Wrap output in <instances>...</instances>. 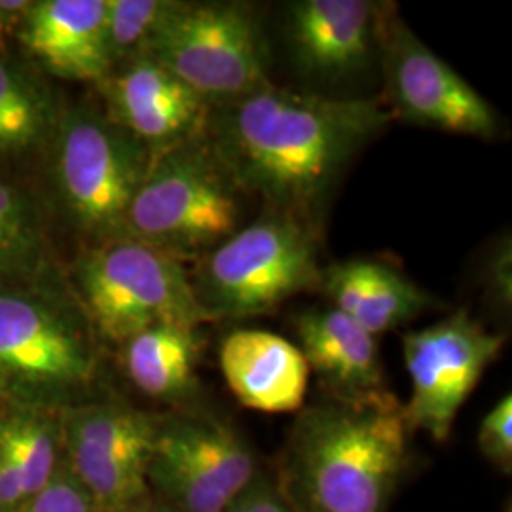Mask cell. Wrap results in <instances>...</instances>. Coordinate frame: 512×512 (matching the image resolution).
I'll return each instance as SVG.
<instances>
[{"label":"cell","mask_w":512,"mask_h":512,"mask_svg":"<svg viewBox=\"0 0 512 512\" xmlns=\"http://www.w3.org/2000/svg\"><path fill=\"white\" fill-rule=\"evenodd\" d=\"M391 120L372 99L268 88L211 107L207 137L243 194L315 222L353 156Z\"/></svg>","instance_id":"obj_1"},{"label":"cell","mask_w":512,"mask_h":512,"mask_svg":"<svg viewBox=\"0 0 512 512\" xmlns=\"http://www.w3.org/2000/svg\"><path fill=\"white\" fill-rule=\"evenodd\" d=\"M410 435L403 404L391 393L302 408L275 482L294 512H387L408 463Z\"/></svg>","instance_id":"obj_2"},{"label":"cell","mask_w":512,"mask_h":512,"mask_svg":"<svg viewBox=\"0 0 512 512\" xmlns=\"http://www.w3.org/2000/svg\"><path fill=\"white\" fill-rule=\"evenodd\" d=\"M238 184L207 131L152 156L129 205L124 236L145 241L181 262L200 260L239 230Z\"/></svg>","instance_id":"obj_3"},{"label":"cell","mask_w":512,"mask_h":512,"mask_svg":"<svg viewBox=\"0 0 512 512\" xmlns=\"http://www.w3.org/2000/svg\"><path fill=\"white\" fill-rule=\"evenodd\" d=\"M321 272L315 222L266 209L200 258L192 287L213 321L243 319L319 289Z\"/></svg>","instance_id":"obj_4"},{"label":"cell","mask_w":512,"mask_h":512,"mask_svg":"<svg viewBox=\"0 0 512 512\" xmlns=\"http://www.w3.org/2000/svg\"><path fill=\"white\" fill-rule=\"evenodd\" d=\"M141 54L219 107L268 88V46L247 2H175Z\"/></svg>","instance_id":"obj_5"},{"label":"cell","mask_w":512,"mask_h":512,"mask_svg":"<svg viewBox=\"0 0 512 512\" xmlns=\"http://www.w3.org/2000/svg\"><path fill=\"white\" fill-rule=\"evenodd\" d=\"M76 287L90 323L116 344L160 323L203 327L213 321L184 262L129 236L99 243L82 256Z\"/></svg>","instance_id":"obj_6"},{"label":"cell","mask_w":512,"mask_h":512,"mask_svg":"<svg viewBox=\"0 0 512 512\" xmlns=\"http://www.w3.org/2000/svg\"><path fill=\"white\" fill-rule=\"evenodd\" d=\"M55 181L69 217L99 243L122 238L152 154L109 116L71 110L55 137Z\"/></svg>","instance_id":"obj_7"},{"label":"cell","mask_w":512,"mask_h":512,"mask_svg":"<svg viewBox=\"0 0 512 512\" xmlns=\"http://www.w3.org/2000/svg\"><path fill=\"white\" fill-rule=\"evenodd\" d=\"M258 471L253 446L232 423L188 412L160 420L148 484L177 512H224Z\"/></svg>","instance_id":"obj_8"},{"label":"cell","mask_w":512,"mask_h":512,"mask_svg":"<svg viewBox=\"0 0 512 512\" xmlns=\"http://www.w3.org/2000/svg\"><path fill=\"white\" fill-rule=\"evenodd\" d=\"M97 374L86 327L54 302L25 291H0V380L21 395L65 401Z\"/></svg>","instance_id":"obj_9"},{"label":"cell","mask_w":512,"mask_h":512,"mask_svg":"<svg viewBox=\"0 0 512 512\" xmlns=\"http://www.w3.org/2000/svg\"><path fill=\"white\" fill-rule=\"evenodd\" d=\"M63 458L97 512H135L154 497L148 465L160 418L128 404L71 406L61 420Z\"/></svg>","instance_id":"obj_10"},{"label":"cell","mask_w":512,"mask_h":512,"mask_svg":"<svg viewBox=\"0 0 512 512\" xmlns=\"http://www.w3.org/2000/svg\"><path fill=\"white\" fill-rule=\"evenodd\" d=\"M503 344L501 334L486 329L467 310L406 332L403 355L410 399L403 412L410 433L421 431L435 442L450 439L459 410Z\"/></svg>","instance_id":"obj_11"},{"label":"cell","mask_w":512,"mask_h":512,"mask_svg":"<svg viewBox=\"0 0 512 512\" xmlns=\"http://www.w3.org/2000/svg\"><path fill=\"white\" fill-rule=\"evenodd\" d=\"M380 54L391 114L421 128L480 139L494 137L497 120L490 103L427 48L395 8L385 18Z\"/></svg>","instance_id":"obj_12"},{"label":"cell","mask_w":512,"mask_h":512,"mask_svg":"<svg viewBox=\"0 0 512 512\" xmlns=\"http://www.w3.org/2000/svg\"><path fill=\"white\" fill-rule=\"evenodd\" d=\"M109 118L152 156L205 135L211 105L145 54L133 55L101 82Z\"/></svg>","instance_id":"obj_13"},{"label":"cell","mask_w":512,"mask_h":512,"mask_svg":"<svg viewBox=\"0 0 512 512\" xmlns=\"http://www.w3.org/2000/svg\"><path fill=\"white\" fill-rule=\"evenodd\" d=\"M389 6L370 0H298L289 4L285 38L306 78L346 80L363 73L382 48Z\"/></svg>","instance_id":"obj_14"},{"label":"cell","mask_w":512,"mask_h":512,"mask_svg":"<svg viewBox=\"0 0 512 512\" xmlns=\"http://www.w3.org/2000/svg\"><path fill=\"white\" fill-rule=\"evenodd\" d=\"M105 18L107 0H40L31 4L18 37L46 71L101 84L114 71Z\"/></svg>","instance_id":"obj_15"},{"label":"cell","mask_w":512,"mask_h":512,"mask_svg":"<svg viewBox=\"0 0 512 512\" xmlns=\"http://www.w3.org/2000/svg\"><path fill=\"white\" fill-rule=\"evenodd\" d=\"M298 349L330 399L361 403L387 393L378 338L336 308H310L294 319Z\"/></svg>","instance_id":"obj_16"},{"label":"cell","mask_w":512,"mask_h":512,"mask_svg":"<svg viewBox=\"0 0 512 512\" xmlns=\"http://www.w3.org/2000/svg\"><path fill=\"white\" fill-rule=\"evenodd\" d=\"M219 363L241 406L266 414H293L304 408L310 368L287 338L268 330H234L220 344Z\"/></svg>","instance_id":"obj_17"},{"label":"cell","mask_w":512,"mask_h":512,"mask_svg":"<svg viewBox=\"0 0 512 512\" xmlns=\"http://www.w3.org/2000/svg\"><path fill=\"white\" fill-rule=\"evenodd\" d=\"M319 289L332 308L346 313L376 338L416 319L433 302L397 268L366 258H351L325 268Z\"/></svg>","instance_id":"obj_18"},{"label":"cell","mask_w":512,"mask_h":512,"mask_svg":"<svg viewBox=\"0 0 512 512\" xmlns=\"http://www.w3.org/2000/svg\"><path fill=\"white\" fill-rule=\"evenodd\" d=\"M122 348L126 374L141 393L177 403L196 391L202 327L184 323L152 325L133 334Z\"/></svg>","instance_id":"obj_19"},{"label":"cell","mask_w":512,"mask_h":512,"mask_svg":"<svg viewBox=\"0 0 512 512\" xmlns=\"http://www.w3.org/2000/svg\"><path fill=\"white\" fill-rule=\"evenodd\" d=\"M0 448L16 465L31 497L52 480L63 463L61 425L31 408L0 416Z\"/></svg>","instance_id":"obj_20"},{"label":"cell","mask_w":512,"mask_h":512,"mask_svg":"<svg viewBox=\"0 0 512 512\" xmlns=\"http://www.w3.org/2000/svg\"><path fill=\"white\" fill-rule=\"evenodd\" d=\"M52 126L44 90L16 63L0 57V154H23L37 147Z\"/></svg>","instance_id":"obj_21"},{"label":"cell","mask_w":512,"mask_h":512,"mask_svg":"<svg viewBox=\"0 0 512 512\" xmlns=\"http://www.w3.org/2000/svg\"><path fill=\"white\" fill-rule=\"evenodd\" d=\"M44 253L33 203L14 184L0 181V279L35 274Z\"/></svg>","instance_id":"obj_22"},{"label":"cell","mask_w":512,"mask_h":512,"mask_svg":"<svg viewBox=\"0 0 512 512\" xmlns=\"http://www.w3.org/2000/svg\"><path fill=\"white\" fill-rule=\"evenodd\" d=\"M173 0H107V48L112 67L143 52Z\"/></svg>","instance_id":"obj_23"},{"label":"cell","mask_w":512,"mask_h":512,"mask_svg":"<svg viewBox=\"0 0 512 512\" xmlns=\"http://www.w3.org/2000/svg\"><path fill=\"white\" fill-rule=\"evenodd\" d=\"M18 512H97V509L63 458L52 480L31 495Z\"/></svg>","instance_id":"obj_24"},{"label":"cell","mask_w":512,"mask_h":512,"mask_svg":"<svg viewBox=\"0 0 512 512\" xmlns=\"http://www.w3.org/2000/svg\"><path fill=\"white\" fill-rule=\"evenodd\" d=\"M482 456L503 475L512 471V397L507 393L482 418L476 435Z\"/></svg>","instance_id":"obj_25"},{"label":"cell","mask_w":512,"mask_h":512,"mask_svg":"<svg viewBox=\"0 0 512 512\" xmlns=\"http://www.w3.org/2000/svg\"><path fill=\"white\" fill-rule=\"evenodd\" d=\"M239 503L243 512H294L274 476L266 471L256 473L247 490L239 495Z\"/></svg>","instance_id":"obj_26"},{"label":"cell","mask_w":512,"mask_h":512,"mask_svg":"<svg viewBox=\"0 0 512 512\" xmlns=\"http://www.w3.org/2000/svg\"><path fill=\"white\" fill-rule=\"evenodd\" d=\"M511 241L505 239L488 262V272H486V283L490 289V298L494 300L499 308L511 310Z\"/></svg>","instance_id":"obj_27"},{"label":"cell","mask_w":512,"mask_h":512,"mask_svg":"<svg viewBox=\"0 0 512 512\" xmlns=\"http://www.w3.org/2000/svg\"><path fill=\"white\" fill-rule=\"evenodd\" d=\"M29 499L16 465L0 448V512H18Z\"/></svg>","instance_id":"obj_28"},{"label":"cell","mask_w":512,"mask_h":512,"mask_svg":"<svg viewBox=\"0 0 512 512\" xmlns=\"http://www.w3.org/2000/svg\"><path fill=\"white\" fill-rule=\"evenodd\" d=\"M31 4L29 0H0V44L4 38L19 33Z\"/></svg>","instance_id":"obj_29"},{"label":"cell","mask_w":512,"mask_h":512,"mask_svg":"<svg viewBox=\"0 0 512 512\" xmlns=\"http://www.w3.org/2000/svg\"><path fill=\"white\" fill-rule=\"evenodd\" d=\"M135 512H177L175 509H171L169 505H165L164 501H160V499H156V497H152L150 501H148L145 507H141L139 511Z\"/></svg>","instance_id":"obj_30"},{"label":"cell","mask_w":512,"mask_h":512,"mask_svg":"<svg viewBox=\"0 0 512 512\" xmlns=\"http://www.w3.org/2000/svg\"><path fill=\"white\" fill-rule=\"evenodd\" d=\"M505 512H511V509H507V511H505Z\"/></svg>","instance_id":"obj_31"}]
</instances>
